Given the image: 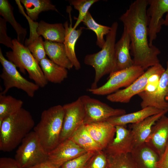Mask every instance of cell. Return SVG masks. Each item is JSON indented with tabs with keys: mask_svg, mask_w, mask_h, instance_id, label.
Segmentation results:
<instances>
[{
	"mask_svg": "<svg viewBox=\"0 0 168 168\" xmlns=\"http://www.w3.org/2000/svg\"><path fill=\"white\" fill-rule=\"evenodd\" d=\"M148 5V0H135L119 18L130 38V54L134 65L145 70L160 63L158 56L161 52L156 46L149 44L146 12Z\"/></svg>",
	"mask_w": 168,
	"mask_h": 168,
	"instance_id": "6da1fadb",
	"label": "cell"
},
{
	"mask_svg": "<svg viewBox=\"0 0 168 168\" xmlns=\"http://www.w3.org/2000/svg\"><path fill=\"white\" fill-rule=\"evenodd\" d=\"M30 113L22 108L5 119L0 126V150L4 152L12 151L35 127Z\"/></svg>",
	"mask_w": 168,
	"mask_h": 168,
	"instance_id": "7a4b0ae2",
	"label": "cell"
},
{
	"mask_svg": "<svg viewBox=\"0 0 168 168\" xmlns=\"http://www.w3.org/2000/svg\"><path fill=\"white\" fill-rule=\"evenodd\" d=\"M118 26L116 21L112 24L100 51L87 54L84 58L85 64L92 66L95 70V77L91 89L98 87V83L104 76L117 71L114 46Z\"/></svg>",
	"mask_w": 168,
	"mask_h": 168,
	"instance_id": "3957f363",
	"label": "cell"
},
{
	"mask_svg": "<svg viewBox=\"0 0 168 168\" xmlns=\"http://www.w3.org/2000/svg\"><path fill=\"white\" fill-rule=\"evenodd\" d=\"M64 116L63 106H52L42 112L39 122L33 128L47 154L59 143Z\"/></svg>",
	"mask_w": 168,
	"mask_h": 168,
	"instance_id": "277c9868",
	"label": "cell"
},
{
	"mask_svg": "<svg viewBox=\"0 0 168 168\" xmlns=\"http://www.w3.org/2000/svg\"><path fill=\"white\" fill-rule=\"evenodd\" d=\"M13 49L6 53L8 60L13 63L24 74L26 70L30 79L40 87L43 88L48 84L39 63L25 45L16 39L12 40Z\"/></svg>",
	"mask_w": 168,
	"mask_h": 168,
	"instance_id": "5b68a950",
	"label": "cell"
},
{
	"mask_svg": "<svg viewBox=\"0 0 168 168\" xmlns=\"http://www.w3.org/2000/svg\"><path fill=\"white\" fill-rule=\"evenodd\" d=\"M48 154L44 150L35 132L31 131L16 150L15 159L23 168H29L47 161Z\"/></svg>",
	"mask_w": 168,
	"mask_h": 168,
	"instance_id": "8992f818",
	"label": "cell"
},
{
	"mask_svg": "<svg viewBox=\"0 0 168 168\" xmlns=\"http://www.w3.org/2000/svg\"><path fill=\"white\" fill-rule=\"evenodd\" d=\"M0 62L2 67L0 77L3 80L4 86V90L1 93L6 95L10 89L15 87L24 91L29 96L33 97L40 87L35 83L23 77L18 71L16 66L5 58L1 48Z\"/></svg>",
	"mask_w": 168,
	"mask_h": 168,
	"instance_id": "52a82bcc",
	"label": "cell"
},
{
	"mask_svg": "<svg viewBox=\"0 0 168 168\" xmlns=\"http://www.w3.org/2000/svg\"><path fill=\"white\" fill-rule=\"evenodd\" d=\"M144 72L145 70L142 67L133 65L110 73L108 81L104 85L95 89L90 88L87 90L94 95H108L121 88L128 86Z\"/></svg>",
	"mask_w": 168,
	"mask_h": 168,
	"instance_id": "ba28073f",
	"label": "cell"
},
{
	"mask_svg": "<svg viewBox=\"0 0 168 168\" xmlns=\"http://www.w3.org/2000/svg\"><path fill=\"white\" fill-rule=\"evenodd\" d=\"M84 107V124L106 121L109 119L126 113L124 109L114 108L105 103L87 95L79 97Z\"/></svg>",
	"mask_w": 168,
	"mask_h": 168,
	"instance_id": "9c48e42d",
	"label": "cell"
},
{
	"mask_svg": "<svg viewBox=\"0 0 168 168\" xmlns=\"http://www.w3.org/2000/svg\"><path fill=\"white\" fill-rule=\"evenodd\" d=\"M165 70L160 63L151 67L128 86L107 95L106 99L113 102L128 103L133 96L138 95L144 90L148 79L152 75L163 72Z\"/></svg>",
	"mask_w": 168,
	"mask_h": 168,
	"instance_id": "30bf717a",
	"label": "cell"
},
{
	"mask_svg": "<svg viewBox=\"0 0 168 168\" xmlns=\"http://www.w3.org/2000/svg\"><path fill=\"white\" fill-rule=\"evenodd\" d=\"M63 106L64 116L59 143L69 138L84 124L85 116L84 106L79 98Z\"/></svg>",
	"mask_w": 168,
	"mask_h": 168,
	"instance_id": "8fae6325",
	"label": "cell"
},
{
	"mask_svg": "<svg viewBox=\"0 0 168 168\" xmlns=\"http://www.w3.org/2000/svg\"><path fill=\"white\" fill-rule=\"evenodd\" d=\"M148 1L149 6L146 12L148 19V38L149 44L152 46L163 25V16L168 12V0Z\"/></svg>",
	"mask_w": 168,
	"mask_h": 168,
	"instance_id": "7c38bea8",
	"label": "cell"
},
{
	"mask_svg": "<svg viewBox=\"0 0 168 168\" xmlns=\"http://www.w3.org/2000/svg\"><path fill=\"white\" fill-rule=\"evenodd\" d=\"M87 152L70 138L60 142L48 154L47 161L61 167L67 161Z\"/></svg>",
	"mask_w": 168,
	"mask_h": 168,
	"instance_id": "4fadbf2b",
	"label": "cell"
},
{
	"mask_svg": "<svg viewBox=\"0 0 168 168\" xmlns=\"http://www.w3.org/2000/svg\"><path fill=\"white\" fill-rule=\"evenodd\" d=\"M115 127V136L103 151L107 155L130 153L134 147V138L131 130L127 129L126 125H117Z\"/></svg>",
	"mask_w": 168,
	"mask_h": 168,
	"instance_id": "5bb4252c",
	"label": "cell"
},
{
	"mask_svg": "<svg viewBox=\"0 0 168 168\" xmlns=\"http://www.w3.org/2000/svg\"><path fill=\"white\" fill-rule=\"evenodd\" d=\"M168 140V117L161 116L153 126L145 143L152 148L160 157L164 150Z\"/></svg>",
	"mask_w": 168,
	"mask_h": 168,
	"instance_id": "9a60e30c",
	"label": "cell"
},
{
	"mask_svg": "<svg viewBox=\"0 0 168 168\" xmlns=\"http://www.w3.org/2000/svg\"><path fill=\"white\" fill-rule=\"evenodd\" d=\"M84 124L88 133L103 150L111 142L115 135V126L107 121Z\"/></svg>",
	"mask_w": 168,
	"mask_h": 168,
	"instance_id": "2e32d148",
	"label": "cell"
},
{
	"mask_svg": "<svg viewBox=\"0 0 168 168\" xmlns=\"http://www.w3.org/2000/svg\"><path fill=\"white\" fill-rule=\"evenodd\" d=\"M168 60L166 68L160 77L158 85L153 94L145 102L141 103L142 109L153 107L161 110H168Z\"/></svg>",
	"mask_w": 168,
	"mask_h": 168,
	"instance_id": "e0dca14e",
	"label": "cell"
},
{
	"mask_svg": "<svg viewBox=\"0 0 168 168\" xmlns=\"http://www.w3.org/2000/svg\"><path fill=\"white\" fill-rule=\"evenodd\" d=\"M130 154L137 168H158L160 156L145 142L134 147Z\"/></svg>",
	"mask_w": 168,
	"mask_h": 168,
	"instance_id": "ac0fdd59",
	"label": "cell"
},
{
	"mask_svg": "<svg viewBox=\"0 0 168 168\" xmlns=\"http://www.w3.org/2000/svg\"><path fill=\"white\" fill-rule=\"evenodd\" d=\"M168 112V110H165L159 113L149 116L138 123L129 124V127L133 135L134 147L145 142L150 135L153 126Z\"/></svg>",
	"mask_w": 168,
	"mask_h": 168,
	"instance_id": "d6986e66",
	"label": "cell"
},
{
	"mask_svg": "<svg viewBox=\"0 0 168 168\" xmlns=\"http://www.w3.org/2000/svg\"><path fill=\"white\" fill-rule=\"evenodd\" d=\"M130 39L128 32L124 26L123 31L114 46L117 71L124 69L134 65L130 52Z\"/></svg>",
	"mask_w": 168,
	"mask_h": 168,
	"instance_id": "ffe728a7",
	"label": "cell"
},
{
	"mask_svg": "<svg viewBox=\"0 0 168 168\" xmlns=\"http://www.w3.org/2000/svg\"><path fill=\"white\" fill-rule=\"evenodd\" d=\"M70 24L68 21L63 24L65 30L63 44L67 55L76 70L81 68L80 63L78 60L75 52V46L77 41L81 35L84 27H80L78 29H74L72 26V19L70 18Z\"/></svg>",
	"mask_w": 168,
	"mask_h": 168,
	"instance_id": "44dd1931",
	"label": "cell"
},
{
	"mask_svg": "<svg viewBox=\"0 0 168 168\" xmlns=\"http://www.w3.org/2000/svg\"><path fill=\"white\" fill-rule=\"evenodd\" d=\"M163 110L153 107L148 106L133 113L110 118L106 121L114 126L126 125L128 124L138 123L149 116L159 113Z\"/></svg>",
	"mask_w": 168,
	"mask_h": 168,
	"instance_id": "7402d4cb",
	"label": "cell"
},
{
	"mask_svg": "<svg viewBox=\"0 0 168 168\" xmlns=\"http://www.w3.org/2000/svg\"><path fill=\"white\" fill-rule=\"evenodd\" d=\"M30 27V35L29 38L26 40L25 45L34 57L39 63L43 59L46 58L44 41L37 32L38 23L28 18Z\"/></svg>",
	"mask_w": 168,
	"mask_h": 168,
	"instance_id": "603a6c76",
	"label": "cell"
},
{
	"mask_svg": "<svg viewBox=\"0 0 168 168\" xmlns=\"http://www.w3.org/2000/svg\"><path fill=\"white\" fill-rule=\"evenodd\" d=\"M44 44L46 54L50 60L67 69L73 68V66L67 55L63 43L45 40Z\"/></svg>",
	"mask_w": 168,
	"mask_h": 168,
	"instance_id": "cb8c5ba5",
	"label": "cell"
},
{
	"mask_svg": "<svg viewBox=\"0 0 168 168\" xmlns=\"http://www.w3.org/2000/svg\"><path fill=\"white\" fill-rule=\"evenodd\" d=\"M37 32L45 40L61 43L64 40L65 30L62 23L49 24L41 21L38 24Z\"/></svg>",
	"mask_w": 168,
	"mask_h": 168,
	"instance_id": "d4e9b609",
	"label": "cell"
},
{
	"mask_svg": "<svg viewBox=\"0 0 168 168\" xmlns=\"http://www.w3.org/2000/svg\"><path fill=\"white\" fill-rule=\"evenodd\" d=\"M39 64L48 82L60 83L68 77L67 69L56 64L47 57L42 59Z\"/></svg>",
	"mask_w": 168,
	"mask_h": 168,
	"instance_id": "484cf974",
	"label": "cell"
},
{
	"mask_svg": "<svg viewBox=\"0 0 168 168\" xmlns=\"http://www.w3.org/2000/svg\"><path fill=\"white\" fill-rule=\"evenodd\" d=\"M69 138L87 152H96L103 150L101 147L88 133L84 124L77 130Z\"/></svg>",
	"mask_w": 168,
	"mask_h": 168,
	"instance_id": "4316f807",
	"label": "cell"
},
{
	"mask_svg": "<svg viewBox=\"0 0 168 168\" xmlns=\"http://www.w3.org/2000/svg\"><path fill=\"white\" fill-rule=\"evenodd\" d=\"M13 10V8L8 0H0V15L11 25L17 34V40L23 44L27 35L26 29L22 27L16 20Z\"/></svg>",
	"mask_w": 168,
	"mask_h": 168,
	"instance_id": "83f0119b",
	"label": "cell"
},
{
	"mask_svg": "<svg viewBox=\"0 0 168 168\" xmlns=\"http://www.w3.org/2000/svg\"><path fill=\"white\" fill-rule=\"evenodd\" d=\"M20 2L26 9L28 16L33 21L37 20L42 12L53 10L59 12L49 0H21Z\"/></svg>",
	"mask_w": 168,
	"mask_h": 168,
	"instance_id": "f1b7e54d",
	"label": "cell"
},
{
	"mask_svg": "<svg viewBox=\"0 0 168 168\" xmlns=\"http://www.w3.org/2000/svg\"><path fill=\"white\" fill-rule=\"evenodd\" d=\"M23 102L10 95L0 93V120L16 113L22 108Z\"/></svg>",
	"mask_w": 168,
	"mask_h": 168,
	"instance_id": "f546056e",
	"label": "cell"
},
{
	"mask_svg": "<svg viewBox=\"0 0 168 168\" xmlns=\"http://www.w3.org/2000/svg\"><path fill=\"white\" fill-rule=\"evenodd\" d=\"M82 22L87 27V29L92 30L95 32L96 36V44L101 48L105 42L104 36L106 35L110 32L111 27L97 23L89 12L87 13Z\"/></svg>",
	"mask_w": 168,
	"mask_h": 168,
	"instance_id": "4dcf8cb0",
	"label": "cell"
},
{
	"mask_svg": "<svg viewBox=\"0 0 168 168\" xmlns=\"http://www.w3.org/2000/svg\"><path fill=\"white\" fill-rule=\"evenodd\" d=\"M106 168H137L130 153L107 155Z\"/></svg>",
	"mask_w": 168,
	"mask_h": 168,
	"instance_id": "1f68e13d",
	"label": "cell"
},
{
	"mask_svg": "<svg viewBox=\"0 0 168 168\" xmlns=\"http://www.w3.org/2000/svg\"><path fill=\"white\" fill-rule=\"evenodd\" d=\"M98 0H71L69 1L71 5L79 12L78 17L73 28L76 29L77 27L82 22L84 19L89 12V10L91 6Z\"/></svg>",
	"mask_w": 168,
	"mask_h": 168,
	"instance_id": "d6a6232c",
	"label": "cell"
},
{
	"mask_svg": "<svg viewBox=\"0 0 168 168\" xmlns=\"http://www.w3.org/2000/svg\"><path fill=\"white\" fill-rule=\"evenodd\" d=\"M163 72L156 73L152 74L149 77L144 90L138 95L142 99L141 103L145 102L154 93L158 85L161 75Z\"/></svg>",
	"mask_w": 168,
	"mask_h": 168,
	"instance_id": "836d02e7",
	"label": "cell"
},
{
	"mask_svg": "<svg viewBox=\"0 0 168 168\" xmlns=\"http://www.w3.org/2000/svg\"><path fill=\"white\" fill-rule=\"evenodd\" d=\"M95 152H87L63 164L61 168H84Z\"/></svg>",
	"mask_w": 168,
	"mask_h": 168,
	"instance_id": "e575fe53",
	"label": "cell"
},
{
	"mask_svg": "<svg viewBox=\"0 0 168 168\" xmlns=\"http://www.w3.org/2000/svg\"><path fill=\"white\" fill-rule=\"evenodd\" d=\"M107 155L103 150L95 153L84 168H106Z\"/></svg>",
	"mask_w": 168,
	"mask_h": 168,
	"instance_id": "d590c367",
	"label": "cell"
},
{
	"mask_svg": "<svg viewBox=\"0 0 168 168\" xmlns=\"http://www.w3.org/2000/svg\"><path fill=\"white\" fill-rule=\"evenodd\" d=\"M6 22L4 19L0 17V43L12 50V40L7 35Z\"/></svg>",
	"mask_w": 168,
	"mask_h": 168,
	"instance_id": "8d00e7d4",
	"label": "cell"
},
{
	"mask_svg": "<svg viewBox=\"0 0 168 168\" xmlns=\"http://www.w3.org/2000/svg\"><path fill=\"white\" fill-rule=\"evenodd\" d=\"M0 168H23L15 158L8 157L0 158Z\"/></svg>",
	"mask_w": 168,
	"mask_h": 168,
	"instance_id": "74e56055",
	"label": "cell"
},
{
	"mask_svg": "<svg viewBox=\"0 0 168 168\" xmlns=\"http://www.w3.org/2000/svg\"><path fill=\"white\" fill-rule=\"evenodd\" d=\"M158 168H168V140L157 163Z\"/></svg>",
	"mask_w": 168,
	"mask_h": 168,
	"instance_id": "f35d334b",
	"label": "cell"
},
{
	"mask_svg": "<svg viewBox=\"0 0 168 168\" xmlns=\"http://www.w3.org/2000/svg\"><path fill=\"white\" fill-rule=\"evenodd\" d=\"M29 168H61L53 165L49 162L46 161Z\"/></svg>",
	"mask_w": 168,
	"mask_h": 168,
	"instance_id": "ab89813d",
	"label": "cell"
},
{
	"mask_svg": "<svg viewBox=\"0 0 168 168\" xmlns=\"http://www.w3.org/2000/svg\"><path fill=\"white\" fill-rule=\"evenodd\" d=\"M163 25L168 26V12L166 13L165 18L164 20Z\"/></svg>",
	"mask_w": 168,
	"mask_h": 168,
	"instance_id": "60d3db41",
	"label": "cell"
}]
</instances>
